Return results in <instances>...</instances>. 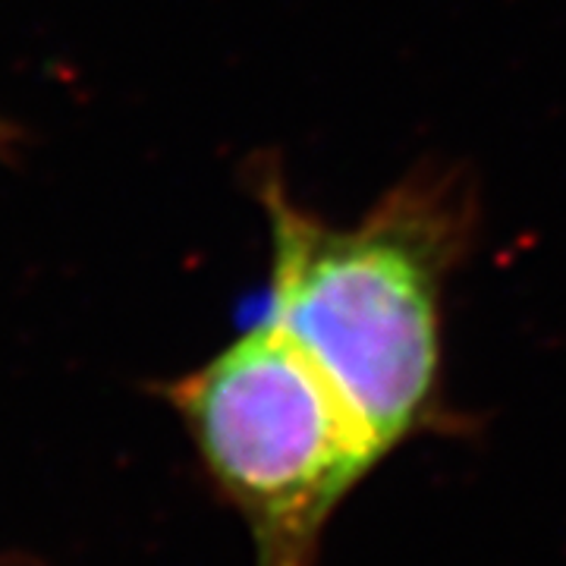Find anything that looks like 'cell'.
<instances>
[{
	"instance_id": "1",
	"label": "cell",
	"mask_w": 566,
	"mask_h": 566,
	"mask_svg": "<svg viewBox=\"0 0 566 566\" xmlns=\"http://www.w3.org/2000/svg\"><path fill=\"white\" fill-rule=\"evenodd\" d=\"M252 192L271 249L255 308L322 368L385 457L460 428L444 387V303L479 223L465 177L409 174L340 227L308 211L277 164H259Z\"/></svg>"
},
{
	"instance_id": "2",
	"label": "cell",
	"mask_w": 566,
	"mask_h": 566,
	"mask_svg": "<svg viewBox=\"0 0 566 566\" xmlns=\"http://www.w3.org/2000/svg\"><path fill=\"white\" fill-rule=\"evenodd\" d=\"M205 479L249 532L252 566H315L385 450L300 344L252 305L211 359L161 385Z\"/></svg>"
},
{
	"instance_id": "3",
	"label": "cell",
	"mask_w": 566,
	"mask_h": 566,
	"mask_svg": "<svg viewBox=\"0 0 566 566\" xmlns=\"http://www.w3.org/2000/svg\"><path fill=\"white\" fill-rule=\"evenodd\" d=\"M10 139H13V129H10V123L0 120V145H10Z\"/></svg>"
}]
</instances>
